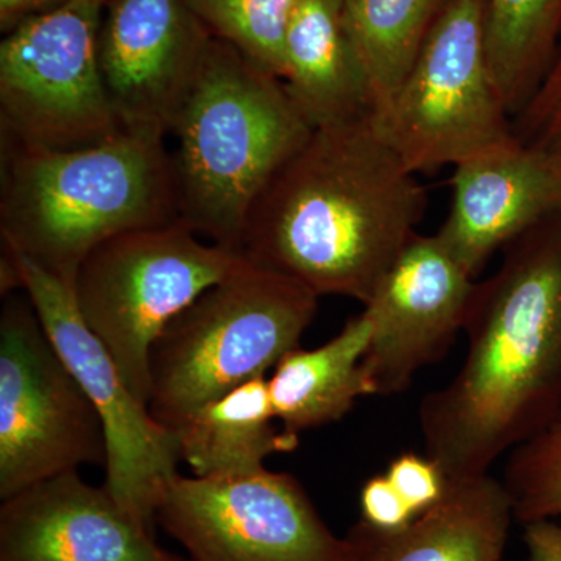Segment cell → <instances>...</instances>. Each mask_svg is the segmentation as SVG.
<instances>
[{
    "instance_id": "cell-20",
    "label": "cell",
    "mask_w": 561,
    "mask_h": 561,
    "mask_svg": "<svg viewBox=\"0 0 561 561\" xmlns=\"http://www.w3.org/2000/svg\"><path fill=\"white\" fill-rule=\"evenodd\" d=\"M486 54L512 117L551 68L561 39V0H486Z\"/></svg>"
},
{
    "instance_id": "cell-18",
    "label": "cell",
    "mask_w": 561,
    "mask_h": 561,
    "mask_svg": "<svg viewBox=\"0 0 561 561\" xmlns=\"http://www.w3.org/2000/svg\"><path fill=\"white\" fill-rule=\"evenodd\" d=\"M375 323L364 311L330 342L313 350L294 348L268 378L275 419L290 435L342 420L362 397H373L362 360Z\"/></svg>"
},
{
    "instance_id": "cell-4",
    "label": "cell",
    "mask_w": 561,
    "mask_h": 561,
    "mask_svg": "<svg viewBox=\"0 0 561 561\" xmlns=\"http://www.w3.org/2000/svg\"><path fill=\"white\" fill-rule=\"evenodd\" d=\"M312 130L278 77L213 36L169 131L181 224L241 253L251 208Z\"/></svg>"
},
{
    "instance_id": "cell-26",
    "label": "cell",
    "mask_w": 561,
    "mask_h": 561,
    "mask_svg": "<svg viewBox=\"0 0 561 561\" xmlns=\"http://www.w3.org/2000/svg\"><path fill=\"white\" fill-rule=\"evenodd\" d=\"M362 522L378 530H400L415 519L387 476H376L360 491Z\"/></svg>"
},
{
    "instance_id": "cell-5",
    "label": "cell",
    "mask_w": 561,
    "mask_h": 561,
    "mask_svg": "<svg viewBox=\"0 0 561 561\" xmlns=\"http://www.w3.org/2000/svg\"><path fill=\"white\" fill-rule=\"evenodd\" d=\"M319 295L249 260L175 317L150 356V412L175 431L202 405L267 375L316 317Z\"/></svg>"
},
{
    "instance_id": "cell-29",
    "label": "cell",
    "mask_w": 561,
    "mask_h": 561,
    "mask_svg": "<svg viewBox=\"0 0 561 561\" xmlns=\"http://www.w3.org/2000/svg\"><path fill=\"white\" fill-rule=\"evenodd\" d=\"M343 2H346V0H343Z\"/></svg>"
},
{
    "instance_id": "cell-14",
    "label": "cell",
    "mask_w": 561,
    "mask_h": 561,
    "mask_svg": "<svg viewBox=\"0 0 561 561\" xmlns=\"http://www.w3.org/2000/svg\"><path fill=\"white\" fill-rule=\"evenodd\" d=\"M0 561H183L79 471L35 483L0 507Z\"/></svg>"
},
{
    "instance_id": "cell-15",
    "label": "cell",
    "mask_w": 561,
    "mask_h": 561,
    "mask_svg": "<svg viewBox=\"0 0 561 561\" xmlns=\"http://www.w3.org/2000/svg\"><path fill=\"white\" fill-rule=\"evenodd\" d=\"M437 238L472 278L496 251L561 210V158L518 139L454 168Z\"/></svg>"
},
{
    "instance_id": "cell-8",
    "label": "cell",
    "mask_w": 561,
    "mask_h": 561,
    "mask_svg": "<svg viewBox=\"0 0 561 561\" xmlns=\"http://www.w3.org/2000/svg\"><path fill=\"white\" fill-rule=\"evenodd\" d=\"M108 0H66L0 44V135L46 150L95 146L122 130L101 68Z\"/></svg>"
},
{
    "instance_id": "cell-13",
    "label": "cell",
    "mask_w": 561,
    "mask_h": 561,
    "mask_svg": "<svg viewBox=\"0 0 561 561\" xmlns=\"http://www.w3.org/2000/svg\"><path fill=\"white\" fill-rule=\"evenodd\" d=\"M474 278L437 236L415 234L386 273L364 311L375 332L362 360L373 397L411 387L463 331Z\"/></svg>"
},
{
    "instance_id": "cell-22",
    "label": "cell",
    "mask_w": 561,
    "mask_h": 561,
    "mask_svg": "<svg viewBox=\"0 0 561 561\" xmlns=\"http://www.w3.org/2000/svg\"><path fill=\"white\" fill-rule=\"evenodd\" d=\"M203 24L250 61L283 77L284 46L302 0H190Z\"/></svg>"
},
{
    "instance_id": "cell-24",
    "label": "cell",
    "mask_w": 561,
    "mask_h": 561,
    "mask_svg": "<svg viewBox=\"0 0 561 561\" xmlns=\"http://www.w3.org/2000/svg\"><path fill=\"white\" fill-rule=\"evenodd\" d=\"M513 133L519 142L561 158V39L545 79L513 116Z\"/></svg>"
},
{
    "instance_id": "cell-23",
    "label": "cell",
    "mask_w": 561,
    "mask_h": 561,
    "mask_svg": "<svg viewBox=\"0 0 561 561\" xmlns=\"http://www.w3.org/2000/svg\"><path fill=\"white\" fill-rule=\"evenodd\" d=\"M502 483L511 494L518 522L561 516V416L512 449Z\"/></svg>"
},
{
    "instance_id": "cell-12",
    "label": "cell",
    "mask_w": 561,
    "mask_h": 561,
    "mask_svg": "<svg viewBox=\"0 0 561 561\" xmlns=\"http://www.w3.org/2000/svg\"><path fill=\"white\" fill-rule=\"evenodd\" d=\"M210 38L190 0H110L99 54L122 130L168 138Z\"/></svg>"
},
{
    "instance_id": "cell-16",
    "label": "cell",
    "mask_w": 561,
    "mask_h": 561,
    "mask_svg": "<svg viewBox=\"0 0 561 561\" xmlns=\"http://www.w3.org/2000/svg\"><path fill=\"white\" fill-rule=\"evenodd\" d=\"M513 518L511 494L486 472L446 479L440 500L400 530L360 522L348 540L354 561H502Z\"/></svg>"
},
{
    "instance_id": "cell-27",
    "label": "cell",
    "mask_w": 561,
    "mask_h": 561,
    "mask_svg": "<svg viewBox=\"0 0 561 561\" xmlns=\"http://www.w3.org/2000/svg\"><path fill=\"white\" fill-rule=\"evenodd\" d=\"M527 561H561V526L551 519L524 524Z\"/></svg>"
},
{
    "instance_id": "cell-2",
    "label": "cell",
    "mask_w": 561,
    "mask_h": 561,
    "mask_svg": "<svg viewBox=\"0 0 561 561\" xmlns=\"http://www.w3.org/2000/svg\"><path fill=\"white\" fill-rule=\"evenodd\" d=\"M427 194L373 116L312 130L247 220L245 260L313 294L367 306L419 227Z\"/></svg>"
},
{
    "instance_id": "cell-10",
    "label": "cell",
    "mask_w": 561,
    "mask_h": 561,
    "mask_svg": "<svg viewBox=\"0 0 561 561\" xmlns=\"http://www.w3.org/2000/svg\"><path fill=\"white\" fill-rule=\"evenodd\" d=\"M157 519L192 561H354L348 537L332 534L297 479L265 467L179 474Z\"/></svg>"
},
{
    "instance_id": "cell-19",
    "label": "cell",
    "mask_w": 561,
    "mask_h": 561,
    "mask_svg": "<svg viewBox=\"0 0 561 561\" xmlns=\"http://www.w3.org/2000/svg\"><path fill=\"white\" fill-rule=\"evenodd\" d=\"M268 376H257L202 405L176 427L180 457L195 478L260 470L273 454L298 448L297 435L273 424Z\"/></svg>"
},
{
    "instance_id": "cell-6",
    "label": "cell",
    "mask_w": 561,
    "mask_h": 561,
    "mask_svg": "<svg viewBox=\"0 0 561 561\" xmlns=\"http://www.w3.org/2000/svg\"><path fill=\"white\" fill-rule=\"evenodd\" d=\"M243 260L175 221L114 236L81 262L72 284L77 309L144 404H150L154 343Z\"/></svg>"
},
{
    "instance_id": "cell-9",
    "label": "cell",
    "mask_w": 561,
    "mask_h": 561,
    "mask_svg": "<svg viewBox=\"0 0 561 561\" xmlns=\"http://www.w3.org/2000/svg\"><path fill=\"white\" fill-rule=\"evenodd\" d=\"M101 415L25 291L0 312V500L84 465L105 468Z\"/></svg>"
},
{
    "instance_id": "cell-11",
    "label": "cell",
    "mask_w": 561,
    "mask_h": 561,
    "mask_svg": "<svg viewBox=\"0 0 561 561\" xmlns=\"http://www.w3.org/2000/svg\"><path fill=\"white\" fill-rule=\"evenodd\" d=\"M13 254L44 330L101 415L106 440L103 485L125 511L153 526L162 496L179 476V435L154 419L124 381L108 350L81 319L72 284Z\"/></svg>"
},
{
    "instance_id": "cell-17",
    "label": "cell",
    "mask_w": 561,
    "mask_h": 561,
    "mask_svg": "<svg viewBox=\"0 0 561 561\" xmlns=\"http://www.w3.org/2000/svg\"><path fill=\"white\" fill-rule=\"evenodd\" d=\"M280 81L313 130L373 116L375 92L343 0H302L287 32Z\"/></svg>"
},
{
    "instance_id": "cell-28",
    "label": "cell",
    "mask_w": 561,
    "mask_h": 561,
    "mask_svg": "<svg viewBox=\"0 0 561 561\" xmlns=\"http://www.w3.org/2000/svg\"><path fill=\"white\" fill-rule=\"evenodd\" d=\"M62 2L66 0H0V27L3 33L10 32L27 18L61 5Z\"/></svg>"
},
{
    "instance_id": "cell-1",
    "label": "cell",
    "mask_w": 561,
    "mask_h": 561,
    "mask_svg": "<svg viewBox=\"0 0 561 561\" xmlns=\"http://www.w3.org/2000/svg\"><path fill=\"white\" fill-rule=\"evenodd\" d=\"M501 251L496 272L474 283L460 370L419 409L445 479L486 474L561 416V210Z\"/></svg>"
},
{
    "instance_id": "cell-7",
    "label": "cell",
    "mask_w": 561,
    "mask_h": 561,
    "mask_svg": "<svg viewBox=\"0 0 561 561\" xmlns=\"http://www.w3.org/2000/svg\"><path fill=\"white\" fill-rule=\"evenodd\" d=\"M486 0H449L376 128L413 173L490 153L515 140L491 72Z\"/></svg>"
},
{
    "instance_id": "cell-25",
    "label": "cell",
    "mask_w": 561,
    "mask_h": 561,
    "mask_svg": "<svg viewBox=\"0 0 561 561\" xmlns=\"http://www.w3.org/2000/svg\"><path fill=\"white\" fill-rule=\"evenodd\" d=\"M386 476L415 515L426 512L445 493L446 479L430 457L402 454L391 461Z\"/></svg>"
},
{
    "instance_id": "cell-3",
    "label": "cell",
    "mask_w": 561,
    "mask_h": 561,
    "mask_svg": "<svg viewBox=\"0 0 561 561\" xmlns=\"http://www.w3.org/2000/svg\"><path fill=\"white\" fill-rule=\"evenodd\" d=\"M164 140L121 131L73 150L2 140L3 247L73 284L81 262L101 243L180 221Z\"/></svg>"
},
{
    "instance_id": "cell-21",
    "label": "cell",
    "mask_w": 561,
    "mask_h": 561,
    "mask_svg": "<svg viewBox=\"0 0 561 561\" xmlns=\"http://www.w3.org/2000/svg\"><path fill=\"white\" fill-rule=\"evenodd\" d=\"M449 0H346V24L362 55L375 113L389 105Z\"/></svg>"
}]
</instances>
